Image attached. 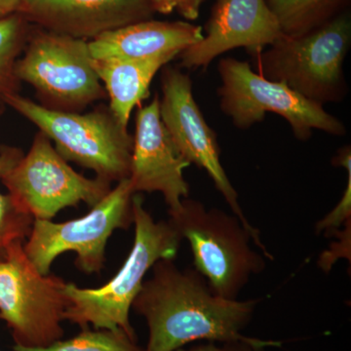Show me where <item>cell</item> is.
I'll return each instance as SVG.
<instances>
[{
    "instance_id": "6da1fadb",
    "label": "cell",
    "mask_w": 351,
    "mask_h": 351,
    "mask_svg": "<svg viewBox=\"0 0 351 351\" xmlns=\"http://www.w3.org/2000/svg\"><path fill=\"white\" fill-rule=\"evenodd\" d=\"M152 269L132 304L149 328L144 351H175L198 341H246L258 351L282 345L241 332L260 299H223L195 269H180L174 260L158 261Z\"/></svg>"
},
{
    "instance_id": "7a4b0ae2",
    "label": "cell",
    "mask_w": 351,
    "mask_h": 351,
    "mask_svg": "<svg viewBox=\"0 0 351 351\" xmlns=\"http://www.w3.org/2000/svg\"><path fill=\"white\" fill-rule=\"evenodd\" d=\"M132 207L135 239L119 272L101 287L80 288L71 282L64 286L69 302L64 320L82 329H121L137 339L130 322V311L145 274L158 261L177 257L182 239L169 219L154 221L138 193L134 195Z\"/></svg>"
},
{
    "instance_id": "3957f363",
    "label": "cell",
    "mask_w": 351,
    "mask_h": 351,
    "mask_svg": "<svg viewBox=\"0 0 351 351\" xmlns=\"http://www.w3.org/2000/svg\"><path fill=\"white\" fill-rule=\"evenodd\" d=\"M350 44V16L345 12L301 36H283L254 58L263 77L324 106L348 95L343 62Z\"/></svg>"
},
{
    "instance_id": "277c9868",
    "label": "cell",
    "mask_w": 351,
    "mask_h": 351,
    "mask_svg": "<svg viewBox=\"0 0 351 351\" xmlns=\"http://www.w3.org/2000/svg\"><path fill=\"white\" fill-rule=\"evenodd\" d=\"M169 221L191 246L193 265L219 297L239 300L250 278L262 274L265 257L253 250L250 232L235 215L184 198Z\"/></svg>"
},
{
    "instance_id": "5b68a950",
    "label": "cell",
    "mask_w": 351,
    "mask_h": 351,
    "mask_svg": "<svg viewBox=\"0 0 351 351\" xmlns=\"http://www.w3.org/2000/svg\"><path fill=\"white\" fill-rule=\"evenodd\" d=\"M3 100L38 126L64 160L94 171L106 181L129 179L134 136L108 110L80 114L53 110L20 95H4Z\"/></svg>"
},
{
    "instance_id": "8992f818",
    "label": "cell",
    "mask_w": 351,
    "mask_h": 351,
    "mask_svg": "<svg viewBox=\"0 0 351 351\" xmlns=\"http://www.w3.org/2000/svg\"><path fill=\"white\" fill-rule=\"evenodd\" d=\"M221 86L219 107L237 128L246 130L272 112L288 122L299 141H307L313 130L334 136L346 134L345 124L330 114L324 106L304 98L285 83L267 80L248 62L225 58L218 64Z\"/></svg>"
},
{
    "instance_id": "52a82bcc",
    "label": "cell",
    "mask_w": 351,
    "mask_h": 351,
    "mask_svg": "<svg viewBox=\"0 0 351 351\" xmlns=\"http://www.w3.org/2000/svg\"><path fill=\"white\" fill-rule=\"evenodd\" d=\"M66 281L43 276L24 251V241L10 245L0 261V320L15 346L45 348L63 339L62 323L69 306Z\"/></svg>"
},
{
    "instance_id": "ba28073f",
    "label": "cell",
    "mask_w": 351,
    "mask_h": 351,
    "mask_svg": "<svg viewBox=\"0 0 351 351\" xmlns=\"http://www.w3.org/2000/svg\"><path fill=\"white\" fill-rule=\"evenodd\" d=\"M134 193L129 179L119 182L89 213L64 223L34 219L24 243L25 255L43 276L60 255L76 254V267L83 274H100L105 267L108 239L117 230H127L133 223Z\"/></svg>"
},
{
    "instance_id": "9c48e42d",
    "label": "cell",
    "mask_w": 351,
    "mask_h": 351,
    "mask_svg": "<svg viewBox=\"0 0 351 351\" xmlns=\"http://www.w3.org/2000/svg\"><path fill=\"white\" fill-rule=\"evenodd\" d=\"M1 181L24 211L44 221H52L64 208L80 202L94 207L112 189L106 180L75 172L41 132L27 156H21Z\"/></svg>"
},
{
    "instance_id": "30bf717a",
    "label": "cell",
    "mask_w": 351,
    "mask_h": 351,
    "mask_svg": "<svg viewBox=\"0 0 351 351\" xmlns=\"http://www.w3.org/2000/svg\"><path fill=\"white\" fill-rule=\"evenodd\" d=\"M162 98L159 99V112L164 127L181 156L207 173L215 188L250 232L254 244L265 258L274 260L261 239V233L251 225L239 204V193L226 175L221 159L216 132L204 119L196 103L193 82L181 69L166 66L161 78Z\"/></svg>"
},
{
    "instance_id": "8fae6325",
    "label": "cell",
    "mask_w": 351,
    "mask_h": 351,
    "mask_svg": "<svg viewBox=\"0 0 351 351\" xmlns=\"http://www.w3.org/2000/svg\"><path fill=\"white\" fill-rule=\"evenodd\" d=\"M92 62L87 40L51 32L32 39L15 76L34 87L49 108L71 112L106 96Z\"/></svg>"
},
{
    "instance_id": "7c38bea8",
    "label": "cell",
    "mask_w": 351,
    "mask_h": 351,
    "mask_svg": "<svg viewBox=\"0 0 351 351\" xmlns=\"http://www.w3.org/2000/svg\"><path fill=\"white\" fill-rule=\"evenodd\" d=\"M205 32L200 41L180 53L182 68L207 69L235 48L254 57L284 36L265 0H217Z\"/></svg>"
},
{
    "instance_id": "4fadbf2b",
    "label": "cell",
    "mask_w": 351,
    "mask_h": 351,
    "mask_svg": "<svg viewBox=\"0 0 351 351\" xmlns=\"http://www.w3.org/2000/svg\"><path fill=\"white\" fill-rule=\"evenodd\" d=\"M191 164L181 156L164 127L159 112V97L141 108L136 115V132L129 176L134 193H160L169 207L179 211L188 198L189 186L184 171Z\"/></svg>"
},
{
    "instance_id": "5bb4252c",
    "label": "cell",
    "mask_w": 351,
    "mask_h": 351,
    "mask_svg": "<svg viewBox=\"0 0 351 351\" xmlns=\"http://www.w3.org/2000/svg\"><path fill=\"white\" fill-rule=\"evenodd\" d=\"M18 10L51 32L84 40L149 20L154 11L147 0H21Z\"/></svg>"
},
{
    "instance_id": "9a60e30c",
    "label": "cell",
    "mask_w": 351,
    "mask_h": 351,
    "mask_svg": "<svg viewBox=\"0 0 351 351\" xmlns=\"http://www.w3.org/2000/svg\"><path fill=\"white\" fill-rule=\"evenodd\" d=\"M202 38L199 25L145 20L104 32L88 44L93 59L147 60L179 56Z\"/></svg>"
},
{
    "instance_id": "2e32d148",
    "label": "cell",
    "mask_w": 351,
    "mask_h": 351,
    "mask_svg": "<svg viewBox=\"0 0 351 351\" xmlns=\"http://www.w3.org/2000/svg\"><path fill=\"white\" fill-rule=\"evenodd\" d=\"M173 55L147 60L93 59V68L110 97V110L128 128L134 108L149 94L159 69L174 59Z\"/></svg>"
},
{
    "instance_id": "e0dca14e",
    "label": "cell",
    "mask_w": 351,
    "mask_h": 351,
    "mask_svg": "<svg viewBox=\"0 0 351 351\" xmlns=\"http://www.w3.org/2000/svg\"><path fill=\"white\" fill-rule=\"evenodd\" d=\"M284 36H298L339 15L346 0H265Z\"/></svg>"
},
{
    "instance_id": "ac0fdd59",
    "label": "cell",
    "mask_w": 351,
    "mask_h": 351,
    "mask_svg": "<svg viewBox=\"0 0 351 351\" xmlns=\"http://www.w3.org/2000/svg\"><path fill=\"white\" fill-rule=\"evenodd\" d=\"M14 351H144L138 339L121 329H82L69 339H60L45 348H23L14 346Z\"/></svg>"
},
{
    "instance_id": "d6986e66",
    "label": "cell",
    "mask_w": 351,
    "mask_h": 351,
    "mask_svg": "<svg viewBox=\"0 0 351 351\" xmlns=\"http://www.w3.org/2000/svg\"><path fill=\"white\" fill-rule=\"evenodd\" d=\"M22 44V27L15 16L0 18V95L14 93L15 66Z\"/></svg>"
},
{
    "instance_id": "ffe728a7",
    "label": "cell",
    "mask_w": 351,
    "mask_h": 351,
    "mask_svg": "<svg viewBox=\"0 0 351 351\" xmlns=\"http://www.w3.org/2000/svg\"><path fill=\"white\" fill-rule=\"evenodd\" d=\"M34 221L10 195L0 193V261L11 244L29 237Z\"/></svg>"
},
{
    "instance_id": "44dd1931",
    "label": "cell",
    "mask_w": 351,
    "mask_h": 351,
    "mask_svg": "<svg viewBox=\"0 0 351 351\" xmlns=\"http://www.w3.org/2000/svg\"><path fill=\"white\" fill-rule=\"evenodd\" d=\"M334 165L345 168L348 173V181L343 195L336 207L330 212L325 218L318 221L315 226L317 234L324 232L325 234L339 232V228L351 221V152L350 147H345L339 149L334 157Z\"/></svg>"
},
{
    "instance_id": "7402d4cb",
    "label": "cell",
    "mask_w": 351,
    "mask_h": 351,
    "mask_svg": "<svg viewBox=\"0 0 351 351\" xmlns=\"http://www.w3.org/2000/svg\"><path fill=\"white\" fill-rule=\"evenodd\" d=\"M175 351H258L246 341H204L191 348H181Z\"/></svg>"
},
{
    "instance_id": "603a6c76",
    "label": "cell",
    "mask_w": 351,
    "mask_h": 351,
    "mask_svg": "<svg viewBox=\"0 0 351 351\" xmlns=\"http://www.w3.org/2000/svg\"><path fill=\"white\" fill-rule=\"evenodd\" d=\"M175 9L184 19L196 20L199 16L201 6L204 0H174Z\"/></svg>"
},
{
    "instance_id": "cb8c5ba5",
    "label": "cell",
    "mask_w": 351,
    "mask_h": 351,
    "mask_svg": "<svg viewBox=\"0 0 351 351\" xmlns=\"http://www.w3.org/2000/svg\"><path fill=\"white\" fill-rule=\"evenodd\" d=\"M21 156L22 154L19 151H12V149L5 154H0V180Z\"/></svg>"
},
{
    "instance_id": "d4e9b609",
    "label": "cell",
    "mask_w": 351,
    "mask_h": 351,
    "mask_svg": "<svg viewBox=\"0 0 351 351\" xmlns=\"http://www.w3.org/2000/svg\"><path fill=\"white\" fill-rule=\"evenodd\" d=\"M154 11L161 14H170L175 10L174 0H147Z\"/></svg>"
},
{
    "instance_id": "484cf974",
    "label": "cell",
    "mask_w": 351,
    "mask_h": 351,
    "mask_svg": "<svg viewBox=\"0 0 351 351\" xmlns=\"http://www.w3.org/2000/svg\"><path fill=\"white\" fill-rule=\"evenodd\" d=\"M21 0H0V18L7 17L19 9Z\"/></svg>"
}]
</instances>
